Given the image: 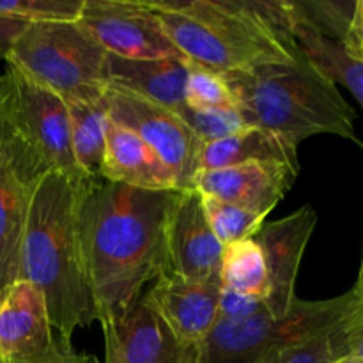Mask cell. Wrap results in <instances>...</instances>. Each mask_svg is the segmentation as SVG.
I'll return each mask as SVG.
<instances>
[{"mask_svg": "<svg viewBox=\"0 0 363 363\" xmlns=\"http://www.w3.org/2000/svg\"><path fill=\"white\" fill-rule=\"evenodd\" d=\"M110 119L138 135L172 172L177 190H190L201 172L204 142L174 110L145 99L128 89H106Z\"/></svg>", "mask_w": 363, "mask_h": 363, "instance_id": "obj_8", "label": "cell"}, {"mask_svg": "<svg viewBox=\"0 0 363 363\" xmlns=\"http://www.w3.org/2000/svg\"><path fill=\"white\" fill-rule=\"evenodd\" d=\"M363 321V305L339 328L272 351L261 363H335L353 353V340Z\"/></svg>", "mask_w": 363, "mask_h": 363, "instance_id": "obj_23", "label": "cell"}, {"mask_svg": "<svg viewBox=\"0 0 363 363\" xmlns=\"http://www.w3.org/2000/svg\"><path fill=\"white\" fill-rule=\"evenodd\" d=\"M78 23L112 57L126 60L183 57L144 0H84Z\"/></svg>", "mask_w": 363, "mask_h": 363, "instance_id": "obj_9", "label": "cell"}, {"mask_svg": "<svg viewBox=\"0 0 363 363\" xmlns=\"http://www.w3.org/2000/svg\"><path fill=\"white\" fill-rule=\"evenodd\" d=\"M335 363H363L360 358H357V357H347V358H342V360H339V362H335Z\"/></svg>", "mask_w": 363, "mask_h": 363, "instance_id": "obj_35", "label": "cell"}, {"mask_svg": "<svg viewBox=\"0 0 363 363\" xmlns=\"http://www.w3.org/2000/svg\"><path fill=\"white\" fill-rule=\"evenodd\" d=\"M318 223V215L308 204L275 222H264L254 236L261 247L268 273L264 307L273 318H282L296 300V279L305 248Z\"/></svg>", "mask_w": 363, "mask_h": 363, "instance_id": "obj_13", "label": "cell"}, {"mask_svg": "<svg viewBox=\"0 0 363 363\" xmlns=\"http://www.w3.org/2000/svg\"><path fill=\"white\" fill-rule=\"evenodd\" d=\"M84 0H0V16L27 23L78 21Z\"/></svg>", "mask_w": 363, "mask_h": 363, "instance_id": "obj_26", "label": "cell"}, {"mask_svg": "<svg viewBox=\"0 0 363 363\" xmlns=\"http://www.w3.org/2000/svg\"><path fill=\"white\" fill-rule=\"evenodd\" d=\"M184 98H186V105L191 108H238L222 74L191 60H188Z\"/></svg>", "mask_w": 363, "mask_h": 363, "instance_id": "obj_25", "label": "cell"}, {"mask_svg": "<svg viewBox=\"0 0 363 363\" xmlns=\"http://www.w3.org/2000/svg\"><path fill=\"white\" fill-rule=\"evenodd\" d=\"M108 85L64 99L69 117L71 149L85 179H101L106 130L110 123Z\"/></svg>", "mask_w": 363, "mask_h": 363, "instance_id": "obj_19", "label": "cell"}, {"mask_svg": "<svg viewBox=\"0 0 363 363\" xmlns=\"http://www.w3.org/2000/svg\"><path fill=\"white\" fill-rule=\"evenodd\" d=\"M6 64L62 99L108 85V53L78 21L28 23Z\"/></svg>", "mask_w": 363, "mask_h": 363, "instance_id": "obj_6", "label": "cell"}, {"mask_svg": "<svg viewBox=\"0 0 363 363\" xmlns=\"http://www.w3.org/2000/svg\"><path fill=\"white\" fill-rule=\"evenodd\" d=\"M60 172H45L32 188L20 250L18 280L43 294L57 335L71 346L74 330L98 321L80 236L85 186Z\"/></svg>", "mask_w": 363, "mask_h": 363, "instance_id": "obj_2", "label": "cell"}, {"mask_svg": "<svg viewBox=\"0 0 363 363\" xmlns=\"http://www.w3.org/2000/svg\"><path fill=\"white\" fill-rule=\"evenodd\" d=\"M264 308V301L255 300V298L243 296V294L227 289H222V294H220L218 315L229 321H245V319L254 318Z\"/></svg>", "mask_w": 363, "mask_h": 363, "instance_id": "obj_28", "label": "cell"}, {"mask_svg": "<svg viewBox=\"0 0 363 363\" xmlns=\"http://www.w3.org/2000/svg\"><path fill=\"white\" fill-rule=\"evenodd\" d=\"M167 272L191 282L220 284L223 245L206 218L202 195L195 188L179 190L165 229Z\"/></svg>", "mask_w": 363, "mask_h": 363, "instance_id": "obj_11", "label": "cell"}, {"mask_svg": "<svg viewBox=\"0 0 363 363\" xmlns=\"http://www.w3.org/2000/svg\"><path fill=\"white\" fill-rule=\"evenodd\" d=\"M300 170L282 163L248 162L223 169L201 170L194 188L204 197L268 216L293 188Z\"/></svg>", "mask_w": 363, "mask_h": 363, "instance_id": "obj_15", "label": "cell"}, {"mask_svg": "<svg viewBox=\"0 0 363 363\" xmlns=\"http://www.w3.org/2000/svg\"><path fill=\"white\" fill-rule=\"evenodd\" d=\"M77 358L57 335L43 294L16 280L0 298V363H71Z\"/></svg>", "mask_w": 363, "mask_h": 363, "instance_id": "obj_10", "label": "cell"}, {"mask_svg": "<svg viewBox=\"0 0 363 363\" xmlns=\"http://www.w3.org/2000/svg\"><path fill=\"white\" fill-rule=\"evenodd\" d=\"M354 294L363 301V257H362V266H360V273H358V280H357V286L353 287Z\"/></svg>", "mask_w": 363, "mask_h": 363, "instance_id": "obj_33", "label": "cell"}, {"mask_svg": "<svg viewBox=\"0 0 363 363\" xmlns=\"http://www.w3.org/2000/svg\"><path fill=\"white\" fill-rule=\"evenodd\" d=\"M291 34L301 52L333 84H342L358 99L363 108V60L351 57L339 41L326 38L303 20L298 2H293Z\"/></svg>", "mask_w": 363, "mask_h": 363, "instance_id": "obj_21", "label": "cell"}, {"mask_svg": "<svg viewBox=\"0 0 363 363\" xmlns=\"http://www.w3.org/2000/svg\"><path fill=\"white\" fill-rule=\"evenodd\" d=\"M351 357L360 358V360L363 362V321L360 323V326H358L357 333H354L353 353H351Z\"/></svg>", "mask_w": 363, "mask_h": 363, "instance_id": "obj_32", "label": "cell"}, {"mask_svg": "<svg viewBox=\"0 0 363 363\" xmlns=\"http://www.w3.org/2000/svg\"><path fill=\"white\" fill-rule=\"evenodd\" d=\"M6 96H7V82L4 74H0V145L6 142L14 140L13 131H11L9 121H7L6 110Z\"/></svg>", "mask_w": 363, "mask_h": 363, "instance_id": "obj_31", "label": "cell"}, {"mask_svg": "<svg viewBox=\"0 0 363 363\" xmlns=\"http://www.w3.org/2000/svg\"><path fill=\"white\" fill-rule=\"evenodd\" d=\"M362 305L363 301L351 289L332 300L296 298L282 318H273L266 308L245 321H229L218 315L209 335L194 350V362L261 363L279 347L339 328Z\"/></svg>", "mask_w": 363, "mask_h": 363, "instance_id": "obj_5", "label": "cell"}, {"mask_svg": "<svg viewBox=\"0 0 363 363\" xmlns=\"http://www.w3.org/2000/svg\"><path fill=\"white\" fill-rule=\"evenodd\" d=\"M222 286L213 282H191L172 273H163L144 296L174 335L188 350L197 347L218 319Z\"/></svg>", "mask_w": 363, "mask_h": 363, "instance_id": "obj_16", "label": "cell"}, {"mask_svg": "<svg viewBox=\"0 0 363 363\" xmlns=\"http://www.w3.org/2000/svg\"><path fill=\"white\" fill-rule=\"evenodd\" d=\"M222 77L247 126L279 135L296 147L314 135H339L360 144L354 108L303 52L291 62Z\"/></svg>", "mask_w": 363, "mask_h": 363, "instance_id": "obj_3", "label": "cell"}, {"mask_svg": "<svg viewBox=\"0 0 363 363\" xmlns=\"http://www.w3.org/2000/svg\"><path fill=\"white\" fill-rule=\"evenodd\" d=\"M248 162L282 163L300 170L298 147L286 138L259 128L247 126L222 140L204 144L201 156V170L223 169Z\"/></svg>", "mask_w": 363, "mask_h": 363, "instance_id": "obj_20", "label": "cell"}, {"mask_svg": "<svg viewBox=\"0 0 363 363\" xmlns=\"http://www.w3.org/2000/svg\"><path fill=\"white\" fill-rule=\"evenodd\" d=\"M101 179L149 191L177 190L163 160L135 131L110 119Z\"/></svg>", "mask_w": 363, "mask_h": 363, "instance_id": "obj_17", "label": "cell"}, {"mask_svg": "<svg viewBox=\"0 0 363 363\" xmlns=\"http://www.w3.org/2000/svg\"><path fill=\"white\" fill-rule=\"evenodd\" d=\"M176 113L204 144L222 140L247 128L238 108L199 110L184 105Z\"/></svg>", "mask_w": 363, "mask_h": 363, "instance_id": "obj_27", "label": "cell"}, {"mask_svg": "<svg viewBox=\"0 0 363 363\" xmlns=\"http://www.w3.org/2000/svg\"><path fill=\"white\" fill-rule=\"evenodd\" d=\"M218 277L222 289L261 301L266 300L268 273L264 255L254 238L223 247Z\"/></svg>", "mask_w": 363, "mask_h": 363, "instance_id": "obj_22", "label": "cell"}, {"mask_svg": "<svg viewBox=\"0 0 363 363\" xmlns=\"http://www.w3.org/2000/svg\"><path fill=\"white\" fill-rule=\"evenodd\" d=\"M27 21L0 16V60H6L18 35L27 28Z\"/></svg>", "mask_w": 363, "mask_h": 363, "instance_id": "obj_30", "label": "cell"}, {"mask_svg": "<svg viewBox=\"0 0 363 363\" xmlns=\"http://www.w3.org/2000/svg\"><path fill=\"white\" fill-rule=\"evenodd\" d=\"M177 191L105 179L85 186L80 236L99 323L119 314L167 272L165 229Z\"/></svg>", "mask_w": 363, "mask_h": 363, "instance_id": "obj_1", "label": "cell"}, {"mask_svg": "<svg viewBox=\"0 0 363 363\" xmlns=\"http://www.w3.org/2000/svg\"><path fill=\"white\" fill-rule=\"evenodd\" d=\"M41 176L16 140L0 145V298L18 280L32 188Z\"/></svg>", "mask_w": 363, "mask_h": 363, "instance_id": "obj_14", "label": "cell"}, {"mask_svg": "<svg viewBox=\"0 0 363 363\" xmlns=\"http://www.w3.org/2000/svg\"><path fill=\"white\" fill-rule=\"evenodd\" d=\"M71 363H98V362L92 360V358H89V357H84V354H78L77 360L71 362Z\"/></svg>", "mask_w": 363, "mask_h": 363, "instance_id": "obj_34", "label": "cell"}, {"mask_svg": "<svg viewBox=\"0 0 363 363\" xmlns=\"http://www.w3.org/2000/svg\"><path fill=\"white\" fill-rule=\"evenodd\" d=\"M188 59L167 57L156 60H126L108 55V84L128 89L145 99L177 110L186 105Z\"/></svg>", "mask_w": 363, "mask_h": 363, "instance_id": "obj_18", "label": "cell"}, {"mask_svg": "<svg viewBox=\"0 0 363 363\" xmlns=\"http://www.w3.org/2000/svg\"><path fill=\"white\" fill-rule=\"evenodd\" d=\"M101 326L105 363H195L144 294Z\"/></svg>", "mask_w": 363, "mask_h": 363, "instance_id": "obj_12", "label": "cell"}, {"mask_svg": "<svg viewBox=\"0 0 363 363\" xmlns=\"http://www.w3.org/2000/svg\"><path fill=\"white\" fill-rule=\"evenodd\" d=\"M340 45L351 57L363 60V0L354 2L353 14Z\"/></svg>", "mask_w": 363, "mask_h": 363, "instance_id": "obj_29", "label": "cell"}, {"mask_svg": "<svg viewBox=\"0 0 363 363\" xmlns=\"http://www.w3.org/2000/svg\"><path fill=\"white\" fill-rule=\"evenodd\" d=\"M6 110L14 140L41 174L60 172L85 179L71 149L69 117L64 99L7 64Z\"/></svg>", "mask_w": 363, "mask_h": 363, "instance_id": "obj_7", "label": "cell"}, {"mask_svg": "<svg viewBox=\"0 0 363 363\" xmlns=\"http://www.w3.org/2000/svg\"><path fill=\"white\" fill-rule=\"evenodd\" d=\"M184 59L220 74L291 62L301 52L259 0H144Z\"/></svg>", "mask_w": 363, "mask_h": 363, "instance_id": "obj_4", "label": "cell"}, {"mask_svg": "<svg viewBox=\"0 0 363 363\" xmlns=\"http://www.w3.org/2000/svg\"><path fill=\"white\" fill-rule=\"evenodd\" d=\"M202 206H204L209 227L223 247L238 243V241L250 240L261 230L266 222L264 215L247 211L238 206L225 204V202L204 197V195H202Z\"/></svg>", "mask_w": 363, "mask_h": 363, "instance_id": "obj_24", "label": "cell"}]
</instances>
